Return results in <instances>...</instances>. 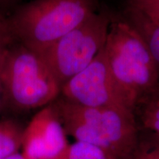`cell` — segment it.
I'll list each match as a JSON object with an SVG mask.
<instances>
[{"mask_svg":"<svg viewBox=\"0 0 159 159\" xmlns=\"http://www.w3.org/2000/svg\"><path fill=\"white\" fill-rule=\"evenodd\" d=\"M67 136L126 159L137 144L136 115L111 108L86 107L58 97L51 104Z\"/></svg>","mask_w":159,"mask_h":159,"instance_id":"obj_1","label":"cell"},{"mask_svg":"<svg viewBox=\"0 0 159 159\" xmlns=\"http://www.w3.org/2000/svg\"><path fill=\"white\" fill-rule=\"evenodd\" d=\"M104 48L115 84L136 114L139 105L158 88V66L142 38L125 20L111 19Z\"/></svg>","mask_w":159,"mask_h":159,"instance_id":"obj_2","label":"cell"},{"mask_svg":"<svg viewBox=\"0 0 159 159\" xmlns=\"http://www.w3.org/2000/svg\"><path fill=\"white\" fill-rule=\"evenodd\" d=\"M97 0H33L7 19L16 41L41 54L97 11Z\"/></svg>","mask_w":159,"mask_h":159,"instance_id":"obj_3","label":"cell"},{"mask_svg":"<svg viewBox=\"0 0 159 159\" xmlns=\"http://www.w3.org/2000/svg\"><path fill=\"white\" fill-rule=\"evenodd\" d=\"M1 83L4 103L19 110L44 108L61 95V86L43 57L16 41L4 57Z\"/></svg>","mask_w":159,"mask_h":159,"instance_id":"obj_4","label":"cell"},{"mask_svg":"<svg viewBox=\"0 0 159 159\" xmlns=\"http://www.w3.org/2000/svg\"><path fill=\"white\" fill-rule=\"evenodd\" d=\"M111 19L94 12L39 54L48 66L60 86L83 70L106 43Z\"/></svg>","mask_w":159,"mask_h":159,"instance_id":"obj_5","label":"cell"},{"mask_svg":"<svg viewBox=\"0 0 159 159\" xmlns=\"http://www.w3.org/2000/svg\"><path fill=\"white\" fill-rule=\"evenodd\" d=\"M61 95L82 106L111 108L135 115L111 76L104 47L90 64L62 85Z\"/></svg>","mask_w":159,"mask_h":159,"instance_id":"obj_6","label":"cell"},{"mask_svg":"<svg viewBox=\"0 0 159 159\" xmlns=\"http://www.w3.org/2000/svg\"><path fill=\"white\" fill-rule=\"evenodd\" d=\"M69 143L51 104L41 109L24 129L21 153L27 159H55Z\"/></svg>","mask_w":159,"mask_h":159,"instance_id":"obj_7","label":"cell"},{"mask_svg":"<svg viewBox=\"0 0 159 159\" xmlns=\"http://www.w3.org/2000/svg\"><path fill=\"white\" fill-rule=\"evenodd\" d=\"M125 21L140 35L159 69V21L127 5Z\"/></svg>","mask_w":159,"mask_h":159,"instance_id":"obj_8","label":"cell"},{"mask_svg":"<svg viewBox=\"0 0 159 159\" xmlns=\"http://www.w3.org/2000/svg\"><path fill=\"white\" fill-rule=\"evenodd\" d=\"M23 130L24 129L13 121H0V159L19 152Z\"/></svg>","mask_w":159,"mask_h":159,"instance_id":"obj_9","label":"cell"},{"mask_svg":"<svg viewBox=\"0 0 159 159\" xmlns=\"http://www.w3.org/2000/svg\"><path fill=\"white\" fill-rule=\"evenodd\" d=\"M55 159H116L102 149L89 144L75 141L69 144Z\"/></svg>","mask_w":159,"mask_h":159,"instance_id":"obj_10","label":"cell"},{"mask_svg":"<svg viewBox=\"0 0 159 159\" xmlns=\"http://www.w3.org/2000/svg\"><path fill=\"white\" fill-rule=\"evenodd\" d=\"M139 120L143 130L159 137V98L151 96L139 105Z\"/></svg>","mask_w":159,"mask_h":159,"instance_id":"obj_11","label":"cell"},{"mask_svg":"<svg viewBox=\"0 0 159 159\" xmlns=\"http://www.w3.org/2000/svg\"><path fill=\"white\" fill-rule=\"evenodd\" d=\"M126 159H159V137L144 131Z\"/></svg>","mask_w":159,"mask_h":159,"instance_id":"obj_12","label":"cell"},{"mask_svg":"<svg viewBox=\"0 0 159 159\" xmlns=\"http://www.w3.org/2000/svg\"><path fill=\"white\" fill-rule=\"evenodd\" d=\"M129 6L159 21V0H126Z\"/></svg>","mask_w":159,"mask_h":159,"instance_id":"obj_13","label":"cell"},{"mask_svg":"<svg viewBox=\"0 0 159 159\" xmlns=\"http://www.w3.org/2000/svg\"><path fill=\"white\" fill-rule=\"evenodd\" d=\"M4 159H27V158H26L25 157L23 156L21 152H16V153H15V154L11 155V156L7 157V158H5Z\"/></svg>","mask_w":159,"mask_h":159,"instance_id":"obj_14","label":"cell"},{"mask_svg":"<svg viewBox=\"0 0 159 159\" xmlns=\"http://www.w3.org/2000/svg\"><path fill=\"white\" fill-rule=\"evenodd\" d=\"M17 1L18 0H0V4H2V5H9V4L13 3Z\"/></svg>","mask_w":159,"mask_h":159,"instance_id":"obj_15","label":"cell"},{"mask_svg":"<svg viewBox=\"0 0 159 159\" xmlns=\"http://www.w3.org/2000/svg\"><path fill=\"white\" fill-rule=\"evenodd\" d=\"M152 96L156 97H158V98H159V85H158V88H157V89H156V91H155L154 94L152 95Z\"/></svg>","mask_w":159,"mask_h":159,"instance_id":"obj_16","label":"cell"}]
</instances>
